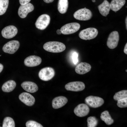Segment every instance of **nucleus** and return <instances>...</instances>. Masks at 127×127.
<instances>
[{
    "mask_svg": "<svg viewBox=\"0 0 127 127\" xmlns=\"http://www.w3.org/2000/svg\"><path fill=\"white\" fill-rule=\"evenodd\" d=\"M117 106L120 108H124L127 107V98L126 97L118 100Z\"/></svg>",
    "mask_w": 127,
    "mask_h": 127,
    "instance_id": "nucleus-29",
    "label": "nucleus"
},
{
    "mask_svg": "<svg viewBox=\"0 0 127 127\" xmlns=\"http://www.w3.org/2000/svg\"><path fill=\"white\" fill-rule=\"evenodd\" d=\"M55 72L54 69L50 67H44L39 71L38 76L41 80L47 81L51 79L54 76Z\"/></svg>",
    "mask_w": 127,
    "mask_h": 127,
    "instance_id": "nucleus-4",
    "label": "nucleus"
},
{
    "mask_svg": "<svg viewBox=\"0 0 127 127\" xmlns=\"http://www.w3.org/2000/svg\"><path fill=\"white\" fill-rule=\"evenodd\" d=\"M98 8L100 13L103 16L105 17L109 13L111 9L110 3L107 0H104L98 6Z\"/></svg>",
    "mask_w": 127,
    "mask_h": 127,
    "instance_id": "nucleus-19",
    "label": "nucleus"
},
{
    "mask_svg": "<svg viewBox=\"0 0 127 127\" xmlns=\"http://www.w3.org/2000/svg\"><path fill=\"white\" fill-rule=\"evenodd\" d=\"M80 27V24L76 22L67 24L60 28L61 33L64 35H68L74 33L78 31Z\"/></svg>",
    "mask_w": 127,
    "mask_h": 127,
    "instance_id": "nucleus-7",
    "label": "nucleus"
},
{
    "mask_svg": "<svg viewBox=\"0 0 127 127\" xmlns=\"http://www.w3.org/2000/svg\"><path fill=\"white\" fill-rule=\"evenodd\" d=\"M92 2H95V0H92Z\"/></svg>",
    "mask_w": 127,
    "mask_h": 127,
    "instance_id": "nucleus-37",
    "label": "nucleus"
},
{
    "mask_svg": "<svg viewBox=\"0 0 127 127\" xmlns=\"http://www.w3.org/2000/svg\"><path fill=\"white\" fill-rule=\"evenodd\" d=\"M18 32V29L15 26L11 25L3 28L1 32L2 36L6 39H9L15 36Z\"/></svg>",
    "mask_w": 127,
    "mask_h": 127,
    "instance_id": "nucleus-10",
    "label": "nucleus"
},
{
    "mask_svg": "<svg viewBox=\"0 0 127 127\" xmlns=\"http://www.w3.org/2000/svg\"><path fill=\"white\" fill-rule=\"evenodd\" d=\"M91 68V66L89 64L85 62H81L77 65L75 70L77 73L83 75L89 72Z\"/></svg>",
    "mask_w": 127,
    "mask_h": 127,
    "instance_id": "nucleus-16",
    "label": "nucleus"
},
{
    "mask_svg": "<svg viewBox=\"0 0 127 127\" xmlns=\"http://www.w3.org/2000/svg\"><path fill=\"white\" fill-rule=\"evenodd\" d=\"M21 86L25 91L31 93L36 92L38 88L37 85L36 83L30 81L23 82L21 84Z\"/></svg>",
    "mask_w": 127,
    "mask_h": 127,
    "instance_id": "nucleus-18",
    "label": "nucleus"
},
{
    "mask_svg": "<svg viewBox=\"0 0 127 127\" xmlns=\"http://www.w3.org/2000/svg\"><path fill=\"white\" fill-rule=\"evenodd\" d=\"M20 46V43L18 41L12 40L5 44L2 48V50L5 53L12 54L18 50Z\"/></svg>",
    "mask_w": 127,
    "mask_h": 127,
    "instance_id": "nucleus-8",
    "label": "nucleus"
},
{
    "mask_svg": "<svg viewBox=\"0 0 127 127\" xmlns=\"http://www.w3.org/2000/svg\"><path fill=\"white\" fill-rule=\"evenodd\" d=\"M15 124L13 119L10 117H5L3 122V127H15Z\"/></svg>",
    "mask_w": 127,
    "mask_h": 127,
    "instance_id": "nucleus-24",
    "label": "nucleus"
},
{
    "mask_svg": "<svg viewBox=\"0 0 127 127\" xmlns=\"http://www.w3.org/2000/svg\"><path fill=\"white\" fill-rule=\"evenodd\" d=\"M127 17H126L125 19V24H126V30H127Z\"/></svg>",
    "mask_w": 127,
    "mask_h": 127,
    "instance_id": "nucleus-36",
    "label": "nucleus"
},
{
    "mask_svg": "<svg viewBox=\"0 0 127 127\" xmlns=\"http://www.w3.org/2000/svg\"><path fill=\"white\" fill-rule=\"evenodd\" d=\"M58 35L61 34L62 33L60 29H58L56 31Z\"/></svg>",
    "mask_w": 127,
    "mask_h": 127,
    "instance_id": "nucleus-35",
    "label": "nucleus"
},
{
    "mask_svg": "<svg viewBox=\"0 0 127 127\" xmlns=\"http://www.w3.org/2000/svg\"><path fill=\"white\" fill-rule=\"evenodd\" d=\"M67 101V99L65 96H60L56 97L52 100V107L55 109L60 108L65 105Z\"/></svg>",
    "mask_w": 127,
    "mask_h": 127,
    "instance_id": "nucleus-17",
    "label": "nucleus"
},
{
    "mask_svg": "<svg viewBox=\"0 0 127 127\" xmlns=\"http://www.w3.org/2000/svg\"><path fill=\"white\" fill-rule=\"evenodd\" d=\"M78 55L76 52H74L73 54L72 59L74 63L76 64L78 62Z\"/></svg>",
    "mask_w": 127,
    "mask_h": 127,
    "instance_id": "nucleus-30",
    "label": "nucleus"
},
{
    "mask_svg": "<svg viewBox=\"0 0 127 127\" xmlns=\"http://www.w3.org/2000/svg\"><path fill=\"white\" fill-rule=\"evenodd\" d=\"M50 20V16L46 14L40 16L35 23L36 27L39 29L43 30L45 29L49 24Z\"/></svg>",
    "mask_w": 127,
    "mask_h": 127,
    "instance_id": "nucleus-5",
    "label": "nucleus"
},
{
    "mask_svg": "<svg viewBox=\"0 0 127 127\" xmlns=\"http://www.w3.org/2000/svg\"><path fill=\"white\" fill-rule=\"evenodd\" d=\"M125 0H112L110 3L111 9L115 12L124 5Z\"/></svg>",
    "mask_w": 127,
    "mask_h": 127,
    "instance_id": "nucleus-20",
    "label": "nucleus"
},
{
    "mask_svg": "<svg viewBox=\"0 0 127 127\" xmlns=\"http://www.w3.org/2000/svg\"><path fill=\"white\" fill-rule=\"evenodd\" d=\"M41 62L42 59L40 57L37 56L32 55L26 57L25 59L24 62L26 66L32 67L39 65Z\"/></svg>",
    "mask_w": 127,
    "mask_h": 127,
    "instance_id": "nucleus-14",
    "label": "nucleus"
},
{
    "mask_svg": "<svg viewBox=\"0 0 127 127\" xmlns=\"http://www.w3.org/2000/svg\"><path fill=\"white\" fill-rule=\"evenodd\" d=\"M127 43L126 44L124 49V53L126 54H127Z\"/></svg>",
    "mask_w": 127,
    "mask_h": 127,
    "instance_id": "nucleus-32",
    "label": "nucleus"
},
{
    "mask_svg": "<svg viewBox=\"0 0 127 127\" xmlns=\"http://www.w3.org/2000/svg\"><path fill=\"white\" fill-rule=\"evenodd\" d=\"M27 127H43V126L40 123L33 120H29L26 123Z\"/></svg>",
    "mask_w": 127,
    "mask_h": 127,
    "instance_id": "nucleus-28",
    "label": "nucleus"
},
{
    "mask_svg": "<svg viewBox=\"0 0 127 127\" xmlns=\"http://www.w3.org/2000/svg\"><path fill=\"white\" fill-rule=\"evenodd\" d=\"M4 68L3 65L1 64L0 63V73L2 71Z\"/></svg>",
    "mask_w": 127,
    "mask_h": 127,
    "instance_id": "nucleus-34",
    "label": "nucleus"
},
{
    "mask_svg": "<svg viewBox=\"0 0 127 127\" xmlns=\"http://www.w3.org/2000/svg\"><path fill=\"white\" fill-rule=\"evenodd\" d=\"M127 97V90H124L116 93L113 98L115 100H118Z\"/></svg>",
    "mask_w": 127,
    "mask_h": 127,
    "instance_id": "nucleus-26",
    "label": "nucleus"
},
{
    "mask_svg": "<svg viewBox=\"0 0 127 127\" xmlns=\"http://www.w3.org/2000/svg\"><path fill=\"white\" fill-rule=\"evenodd\" d=\"M20 100L26 105L28 106L33 105L35 102L34 97L29 93L23 92L19 96Z\"/></svg>",
    "mask_w": 127,
    "mask_h": 127,
    "instance_id": "nucleus-15",
    "label": "nucleus"
},
{
    "mask_svg": "<svg viewBox=\"0 0 127 127\" xmlns=\"http://www.w3.org/2000/svg\"><path fill=\"white\" fill-rule=\"evenodd\" d=\"M100 118L101 120L107 125H111L114 123V120L111 118L109 112L107 111H104L102 112Z\"/></svg>",
    "mask_w": 127,
    "mask_h": 127,
    "instance_id": "nucleus-23",
    "label": "nucleus"
},
{
    "mask_svg": "<svg viewBox=\"0 0 127 127\" xmlns=\"http://www.w3.org/2000/svg\"><path fill=\"white\" fill-rule=\"evenodd\" d=\"M90 111L89 108L86 104L81 103L78 105L74 109V112L77 116L83 117L87 115Z\"/></svg>",
    "mask_w": 127,
    "mask_h": 127,
    "instance_id": "nucleus-13",
    "label": "nucleus"
},
{
    "mask_svg": "<svg viewBox=\"0 0 127 127\" xmlns=\"http://www.w3.org/2000/svg\"><path fill=\"white\" fill-rule=\"evenodd\" d=\"M126 71L127 72V69H126Z\"/></svg>",
    "mask_w": 127,
    "mask_h": 127,
    "instance_id": "nucleus-38",
    "label": "nucleus"
},
{
    "mask_svg": "<svg viewBox=\"0 0 127 127\" xmlns=\"http://www.w3.org/2000/svg\"><path fill=\"white\" fill-rule=\"evenodd\" d=\"M85 87L84 83L79 81L70 82L66 84L65 86V88L66 90L74 91H82L85 89Z\"/></svg>",
    "mask_w": 127,
    "mask_h": 127,
    "instance_id": "nucleus-11",
    "label": "nucleus"
},
{
    "mask_svg": "<svg viewBox=\"0 0 127 127\" xmlns=\"http://www.w3.org/2000/svg\"><path fill=\"white\" fill-rule=\"evenodd\" d=\"M87 121L88 127H95L98 124V119L95 116H90L87 118Z\"/></svg>",
    "mask_w": 127,
    "mask_h": 127,
    "instance_id": "nucleus-27",
    "label": "nucleus"
},
{
    "mask_svg": "<svg viewBox=\"0 0 127 127\" xmlns=\"http://www.w3.org/2000/svg\"><path fill=\"white\" fill-rule=\"evenodd\" d=\"M65 45L63 43L56 41L46 42L43 45V48L48 52L57 53L64 51L66 49Z\"/></svg>",
    "mask_w": 127,
    "mask_h": 127,
    "instance_id": "nucleus-1",
    "label": "nucleus"
},
{
    "mask_svg": "<svg viewBox=\"0 0 127 127\" xmlns=\"http://www.w3.org/2000/svg\"><path fill=\"white\" fill-rule=\"evenodd\" d=\"M16 86V83L15 81L10 80L4 83L2 86V89L4 92H10L15 89Z\"/></svg>",
    "mask_w": 127,
    "mask_h": 127,
    "instance_id": "nucleus-21",
    "label": "nucleus"
},
{
    "mask_svg": "<svg viewBox=\"0 0 127 127\" xmlns=\"http://www.w3.org/2000/svg\"><path fill=\"white\" fill-rule=\"evenodd\" d=\"M85 102L86 104L92 108H96L100 107L104 103V101L99 97L90 96L86 98Z\"/></svg>",
    "mask_w": 127,
    "mask_h": 127,
    "instance_id": "nucleus-6",
    "label": "nucleus"
},
{
    "mask_svg": "<svg viewBox=\"0 0 127 127\" xmlns=\"http://www.w3.org/2000/svg\"><path fill=\"white\" fill-rule=\"evenodd\" d=\"M119 40L118 32L116 31L112 32L109 34L107 39V45L111 49L115 48L117 46Z\"/></svg>",
    "mask_w": 127,
    "mask_h": 127,
    "instance_id": "nucleus-9",
    "label": "nucleus"
},
{
    "mask_svg": "<svg viewBox=\"0 0 127 127\" xmlns=\"http://www.w3.org/2000/svg\"><path fill=\"white\" fill-rule=\"evenodd\" d=\"M98 34V31L97 29L94 28H89L80 31L79 36L82 39L90 40L95 38Z\"/></svg>",
    "mask_w": 127,
    "mask_h": 127,
    "instance_id": "nucleus-2",
    "label": "nucleus"
},
{
    "mask_svg": "<svg viewBox=\"0 0 127 127\" xmlns=\"http://www.w3.org/2000/svg\"><path fill=\"white\" fill-rule=\"evenodd\" d=\"M34 9V6L30 3L21 5L18 9V14L20 17L24 18L29 13L33 11Z\"/></svg>",
    "mask_w": 127,
    "mask_h": 127,
    "instance_id": "nucleus-12",
    "label": "nucleus"
},
{
    "mask_svg": "<svg viewBox=\"0 0 127 127\" xmlns=\"http://www.w3.org/2000/svg\"><path fill=\"white\" fill-rule=\"evenodd\" d=\"M92 16L91 11L85 7L77 10L73 14L74 17L76 19L83 21L90 20Z\"/></svg>",
    "mask_w": 127,
    "mask_h": 127,
    "instance_id": "nucleus-3",
    "label": "nucleus"
},
{
    "mask_svg": "<svg viewBox=\"0 0 127 127\" xmlns=\"http://www.w3.org/2000/svg\"><path fill=\"white\" fill-rule=\"evenodd\" d=\"M43 0L46 3H49L52 2L54 0Z\"/></svg>",
    "mask_w": 127,
    "mask_h": 127,
    "instance_id": "nucleus-33",
    "label": "nucleus"
},
{
    "mask_svg": "<svg viewBox=\"0 0 127 127\" xmlns=\"http://www.w3.org/2000/svg\"><path fill=\"white\" fill-rule=\"evenodd\" d=\"M31 0H19L20 3L21 5H24L29 3Z\"/></svg>",
    "mask_w": 127,
    "mask_h": 127,
    "instance_id": "nucleus-31",
    "label": "nucleus"
},
{
    "mask_svg": "<svg viewBox=\"0 0 127 127\" xmlns=\"http://www.w3.org/2000/svg\"><path fill=\"white\" fill-rule=\"evenodd\" d=\"M68 0H59L58 4V10L62 14L67 12L68 7Z\"/></svg>",
    "mask_w": 127,
    "mask_h": 127,
    "instance_id": "nucleus-22",
    "label": "nucleus"
},
{
    "mask_svg": "<svg viewBox=\"0 0 127 127\" xmlns=\"http://www.w3.org/2000/svg\"><path fill=\"white\" fill-rule=\"evenodd\" d=\"M9 4V0H0V15L6 12Z\"/></svg>",
    "mask_w": 127,
    "mask_h": 127,
    "instance_id": "nucleus-25",
    "label": "nucleus"
}]
</instances>
